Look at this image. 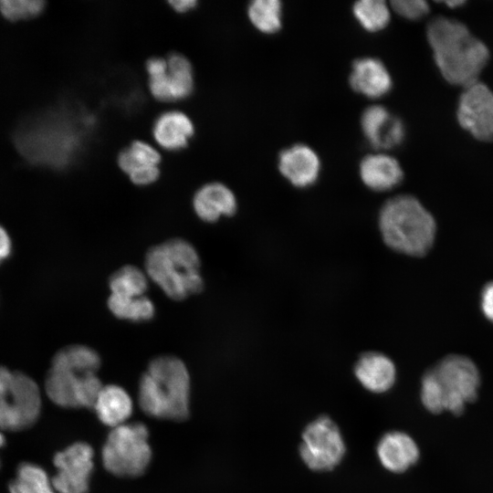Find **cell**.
Returning <instances> with one entry per match:
<instances>
[{
    "label": "cell",
    "mask_w": 493,
    "mask_h": 493,
    "mask_svg": "<svg viewBox=\"0 0 493 493\" xmlns=\"http://www.w3.org/2000/svg\"><path fill=\"white\" fill-rule=\"evenodd\" d=\"M100 354L84 344L63 347L53 356L44 390L49 400L65 408L93 407L103 385L97 376Z\"/></svg>",
    "instance_id": "7a4b0ae2"
},
{
    "label": "cell",
    "mask_w": 493,
    "mask_h": 493,
    "mask_svg": "<svg viewBox=\"0 0 493 493\" xmlns=\"http://www.w3.org/2000/svg\"><path fill=\"white\" fill-rule=\"evenodd\" d=\"M354 374L365 389L381 393L393 387L396 379V369L393 361L385 354L366 351L357 360Z\"/></svg>",
    "instance_id": "ac0fdd59"
},
{
    "label": "cell",
    "mask_w": 493,
    "mask_h": 493,
    "mask_svg": "<svg viewBox=\"0 0 493 493\" xmlns=\"http://www.w3.org/2000/svg\"><path fill=\"white\" fill-rule=\"evenodd\" d=\"M45 7L42 0H1L0 12L8 20L28 19L39 15Z\"/></svg>",
    "instance_id": "83f0119b"
},
{
    "label": "cell",
    "mask_w": 493,
    "mask_h": 493,
    "mask_svg": "<svg viewBox=\"0 0 493 493\" xmlns=\"http://www.w3.org/2000/svg\"><path fill=\"white\" fill-rule=\"evenodd\" d=\"M12 252V241L7 231L0 226V264L3 263Z\"/></svg>",
    "instance_id": "1f68e13d"
},
{
    "label": "cell",
    "mask_w": 493,
    "mask_h": 493,
    "mask_svg": "<svg viewBox=\"0 0 493 493\" xmlns=\"http://www.w3.org/2000/svg\"><path fill=\"white\" fill-rule=\"evenodd\" d=\"M456 118L460 126L474 138L493 141V91L477 80L463 88L458 99Z\"/></svg>",
    "instance_id": "30bf717a"
},
{
    "label": "cell",
    "mask_w": 493,
    "mask_h": 493,
    "mask_svg": "<svg viewBox=\"0 0 493 493\" xmlns=\"http://www.w3.org/2000/svg\"><path fill=\"white\" fill-rule=\"evenodd\" d=\"M149 280L144 269L129 264L114 271L108 280V285L110 294L141 297L148 290Z\"/></svg>",
    "instance_id": "cb8c5ba5"
},
{
    "label": "cell",
    "mask_w": 493,
    "mask_h": 493,
    "mask_svg": "<svg viewBox=\"0 0 493 493\" xmlns=\"http://www.w3.org/2000/svg\"><path fill=\"white\" fill-rule=\"evenodd\" d=\"M378 226L390 248L409 256L425 255L435 236L434 217L419 200L409 194L387 200L380 209Z\"/></svg>",
    "instance_id": "8992f818"
},
{
    "label": "cell",
    "mask_w": 493,
    "mask_h": 493,
    "mask_svg": "<svg viewBox=\"0 0 493 493\" xmlns=\"http://www.w3.org/2000/svg\"><path fill=\"white\" fill-rule=\"evenodd\" d=\"M444 3L447 5L449 7H455V6L463 5L465 2L461 0H457V1H446Z\"/></svg>",
    "instance_id": "836d02e7"
},
{
    "label": "cell",
    "mask_w": 493,
    "mask_h": 493,
    "mask_svg": "<svg viewBox=\"0 0 493 493\" xmlns=\"http://www.w3.org/2000/svg\"><path fill=\"white\" fill-rule=\"evenodd\" d=\"M161 154L156 148L142 141H135L121 151L118 155V165L127 175L139 170L158 166Z\"/></svg>",
    "instance_id": "d4e9b609"
},
{
    "label": "cell",
    "mask_w": 493,
    "mask_h": 493,
    "mask_svg": "<svg viewBox=\"0 0 493 493\" xmlns=\"http://www.w3.org/2000/svg\"><path fill=\"white\" fill-rule=\"evenodd\" d=\"M193 208L197 217L205 223H215L223 216H232L237 210L233 191L219 182L207 183L193 196Z\"/></svg>",
    "instance_id": "9a60e30c"
},
{
    "label": "cell",
    "mask_w": 493,
    "mask_h": 493,
    "mask_svg": "<svg viewBox=\"0 0 493 493\" xmlns=\"http://www.w3.org/2000/svg\"><path fill=\"white\" fill-rule=\"evenodd\" d=\"M149 279L173 300H184L203 291L201 259L194 246L173 237L151 246L144 257Z\"/></svg>",
    "instance_id": "277c9868"
},
{
    "label": "cell",
    "mask_w": 493,
    "mask_h": 493,
    "mask_svg": "<svg viewBox=\"0 0 493 493\" xmlns=\"http://www.w3.org/2000/svg\"><path fill=\"white\" fill-rule=\"evenodd\" d=\"M351 87L368 98H379L387 94L393 84L385 65L375 58L356 59L349 77Z\"/></svg>",
    "instance_id": "e0dca14e"
},
{
    "label": "cell",
    "mask_w": 493,
    "mask_h": 493,
    "mask_svg": "<svg viewBox=\"0 0 493 493\" xmlns=\"http://www.w3.org/2000/svg\"><path fill=\"white\" fill-rule=\"evenodd\" d=\"M426 37L444 79L463 88L478 80L489 59L486 44L462 22L436 16L427 25Z\"/></svg>",
    "instance_id": "6da1fadb"
},
{
    "label": "cell",
    "mask_w": 493,
    "mask_h": 493,
    "mask_svg": "<svg viewBox=\"0 0 493 493\" xmlns=\"http://www.w3.org/2000/svg\"><path fill=\"white\" fill-rule=\"evenodd\" d=\"M107 306L114 317L131 322L150 321L156 314L154 303L146 295L123 297L110 294Z\"/></svg>",
    "instance_id": "7402d4cb"
},
{
    "label": "cell",
    "mask_w": 493,
    "mask_h": 493,
    "mask_svg": "<svg viewBox=\"0 0 493 493\" xmlns=\"http://www.w3.org/2000/svg\"><path fill=\"white\" fill-rule=\"evenodd\" d=\"M480 376L475 363L461 355H449L428 370L421 382V401L426 410L459 414L476 400Z\"/></svg>",
    "instance_id": "5b68a950"
},
{
    "label": "cell",
    "mask_w": 493,
    "mask_h": 493,
    "mask_svg": "<svg viewBox=\"0 0 493 493\" xmlns=\"http://www.w3.org/2000/svg\"><path fill=\"white\" fill-rule=\"evenodd\" d=\"M41 392L29 375L0 366V431L31 427L40 416Z\"/></svg>",
    "instance_id": "52a82bcc"
},
{
    "label": "cell",
    "mask_w": 493,
    "mask_h": 493,
    "mask_svg": "<svg viewBox=\"0 0 493 493\" xmlns=\"http://www.w3.org/2000/svg\"><path fill=\"white\" fill-rule=\"evenodd\" d=\"M481 308L485 316L493 321V282L484 287L481 295Z\"/></svg>",
    "instance_id": "4dcf8cb0"
},
{
    "label": "cell",
    "mask_w": 493,
    "mask_h": 493,
    "mask_svg": "<svg viewBox=\"0 0 493 493\" xmlns=\"http://www.w3.org/2000/svg\"><path fill=\"white\" fill-rule=\"evenodd\" d=\"M164 71L149 76L151 94L160 101H176L188 98L194 88L193 66L189 59L172 53L167 58Z\"/></svg>",
    "instance_id": "7c38bea8"
},
{
    "label": "cell",
    "mask_w": 493,
    "mask_h": 493,
    "mask_svg": "<svg viewBox=\"0 0 493 493\" xmlns=\"http://www.w3.org/2000/svg\"><path fill=\"white\" fill-rule=\"evenodd\" d=\"M152 133L161 148L175 152L187 146L194 133V126L184 112L176 110H167L156 118Z\"/></svg>",
    "instance_id": "ffe728a7"
},
{
    "label": "cell",
    "mask_w": 493,
    "mask_h": 493,
    "mask_svg": "<svg viewBox=\"0 0 493 493\" xmlns=\"http://www.w3.org/2000/svg\"><path fill=\"white\" fill-rule=\"evenodd\" d=\"M278 170L292 185L306 188L318 180L320 161L309 146L295 144L279 153Z\"/></svg>",
    "instance_id": "5bb4252c"
},
{
    "label": "cell",
    "mask_w": 493,
    "mask_h": 493,
    "mask_svg": "<svg viewBox=\"0 0 493 493\" xmlns=\"http://www.w3.org/2000/svg\"><path fill=\"white\" fill-rule=\"evenodd\" d=\"M139 404L150 416L181 421L189 414L190 375L184 362L159 355L149 362L139 383Z\"/></svg>",
    "instance_id": "3957f363"
},
{
    "label": "cell",
    "mask_w": 493,
    "mask_h": 493,
    "mask_svg": "<svg viewBox=\"0 0 493 493\" xmlns=\"http://www.w3.org/2000/svg\"><path fill=\"white\" fill-rule=\"evenodd\" d=\"M376 451L383 467L393 473L407 470L418 461L420 455L414 440L400 431L383 435L377 444Z\"/></svg>",
    "instance_id": "2e32d148"
},
{
    "label": "cell",
    "mask_w": 493,
    "mask_h": 493,
    "mask_svg": "<svg viewBox=\"0 0 493 493\" xmlns=\"http://www.w3.org/2000/svg\"><path fill=\"white\" fill-rule=\"evenodd\" d=\"M93 408L99 419L112 428L125 424L132 413V400L121 386H103Z\"/></svg>",
    "instance_id": "44dd1931"
},
{
    "label": "cell",
    "mask_w": 493,
    "mask_h": 493,
    "mask_svg": "<svg viewBox=\"0 0 493 493\" xmlns=\"http://www.w3.org/2000/svg\"><path fill=\"white\" fill-rule=\"evenodd\" d=\"M391 5L395 13L410 20L420 19L429 12V5L425 0H393Z\"/></svg>",
    "instance_id": "f1b7e54d"
},
{
    "label": "cell",
    "mask_w": 493,
    "mask_h": 493,
    "mask_svg": "<svg viewBox=\"0 0 493 493\" xmlns=\"http://www.w3.org/2000/svg\"><path fill=\"white\" fill-rule=\"evenodd\" d=\"M5 445V436L4 435V432L0 431V448H2Z\"/></svg>",
    "instance_id": "e575fe53"
},
{
    "label": "cell",
    "mask_w": 493,
    "mask_h": 493,
    "mask_svg": "<svg viewBox=\"0 0 493 493\" xmlns=\"http://www.w3.org/2000/svg\"><path fill=\"white\" fill-rule=\"evenodd\" d=\"M159 176V166H152L134 172L129 175V178L135 185L146 186L156 182Z\"/></svg>",
    "instance_id": "f546056e"
},
{
    "label": "cell",
    "mask_w": 493,
    "mask_h": 493,
    "mask_svg": "<svg viewBox=\"0 0 493 493\" xmlns=\"http://www.w3.org/2000/svg\"><path fill=\"white\" fill-rule=\"evenodd\" d=\"M93 456L92 447L84 442L74 443L55 454L57 473L51 479L57 493H88Z\"/></svg>",
    "instance_id": "8fae6325"
},
{
    "label": "cell",
    "mask_w": 493,
    "mask_h": 493,
    "mask_svg": "<svg viewBox=\"0 0 493 493\" xmlns=\"http://www.w3.org/2000/svg\"><path fill=\"white\" fill-rule=\"evenodd\" d=\"M362 132L375 149H391L402 143L405 128L397 116L381 105L366 108L361 117Z\"/></svg>",
    "instance_id": "4fadbf2b"
},
{
    "label": "cell",
    "mask_w": 493,
    "mask_h": 493,
    "mask_svg": "<svg viewBox=\"0 0 493 493\" xmlns=\"http://www.w3.org/2000/svg\"><path fill=\"white\" fill-rule=\"evenodd\" d=\"M149 432L142 423L112 428L102 447L104 467L119 477H137L146 470L152 456Z\"/></svg>",
    "instance_id": "ba28073f"
},
{
    "label": "cell",
    "mask_w": 493,
    "mask_h": 493,
    "mask_svg": "<svg viewBox=\"0 0 493 493\" xmlns=\"http://www.w3.org/2000/svg\"><path fill=\"white\" fill-rule=\"evenodd\" d=\"M352 11L360 25L375 32L383 29L390 21V9L383 0H361L354 3Z\"/></svg>",
    "instance_id": "4316f807"
},
{
    "label": "cell",
    "mask_w": 493,
    "mask_h": 493,
    "mask_svg": "<svg viewBox=\"0 0 493 493\" xmlns=\"http://www.w3.org/2000/svg\"><path fill=\"white\" fill-rule=\"evenodd\" d=\"M9 493H57L46 470L31 462L18 465L8 485Z\"/></svg>",
    "instance_id": "603a6c76"
},
{
    "label": "cell",
    "mask_w": 493,
    "mask_h": 493,
    "mask_svg": "<svg viewBox=\"0 0 493 493\" xmlns=\"http://www.w3.org/2000/svg\"><path fill=\"white\" fill-rule=\"evenodd\" d=\"M252 25L260 32L273 34L282 24V4L278 0H254L247 6Z\"/></svg>",
    "instance_id": "484cf974"
},
{
    "label": "cell",
    "mask_w": 493,
    "mask_h": 493,
    "mask_svg": "<svg viewBox=\"0 0 493 493\" xmlns=\"http://www.w3.org/2000/svg\"><path fill=\"white\" fill-rule=\"evenodd\" d=\"M345 451L342 435L330 417L320 416L305 427L299 455L310 469L332 470L340 464Z\"/></svg>",
    "instance_id": "9c48e42d"
},
{
    "label": "cell",
    "mask_w": 493,
    "mask_h": 493,
    "mask_svg": "<svg viewBox=\"0 0 493 493\" xmlns=\"http://www.w3.org/2000/svg\"><path fill=\"white\" fill-rule=\"evenodd\" d=\"M171 6L179 13H185L194 9L198 4L195 0H173L169 1Z\"/></svg>",
    "instance_id": "d6a6232c"
},
{
    "label": "cell",
    "mask_w": 493,
    "mask_h": 493,
    "mask_svg": "<svg viewBox=\"0 0 493 493\" xmlns=\"http://www.w3.org/2000/svg\"><path fill=\"white\" fill-rule=\"evenodd\" d=\"M360 176L362 183L375 192H385L401 184L404 172L399 162L385 153L365 156L360 163Z\"/></svg>",
    "instance_id": "d6986e66"
}]
</instances>
